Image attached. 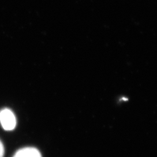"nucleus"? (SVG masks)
I'll return each instance as SVG.
<instances>
[{
  "instance_id": "nucleus-2",
  "label": "nucleus",
  "mask_w": 157,
  "mask_h": 157,
  "mask_svg": "<svg viewBox=\"0 0 157 157\" xmlns=\"http://www.w3.org/2000/svg\"><path fill=\"white\" fill-rule=\"evenodd\" d=\"M13 157H42V156L36 148L24 147L17 151Z\"/></svg>"
},
{
  "instance_id": "nucleus-1",
  "label": "nucleus",
  "mask_w": 157,
  "mask_h": 157,
  "mask_svg": "<svg viewBox=\"0 0 157 157\" xmlns=\"http://www.w3.org/2000/svg\"><path fill=\"white\" fill-rule=\"evenodd\" d=\"M0 122L5 130L11 131L16 127L17 119L11 109L6 108L0 111Z\"/></svg>"
},
{
  "instance_id": "nucleus-3",
  "label": "nucleus",
  "mask_w": 157,
  "mask_h": 157,
  "mask_svg": "<svg viewBox=\"0 0 157 157\" xmlns=\"http://www.w3.org/2000/svg\"><path fill=\"white\" fill-rule=\"evenodd\" d=\"M4 152H5V149H4V146L2 144V142L0 141V157H3L4 155Z\"/></svg>"
}]
</instances>
